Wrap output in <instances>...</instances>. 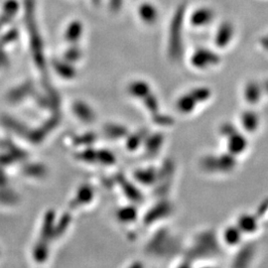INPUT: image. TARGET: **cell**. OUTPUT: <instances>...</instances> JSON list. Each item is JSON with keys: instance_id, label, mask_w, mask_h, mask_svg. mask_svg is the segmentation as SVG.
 <instances>
[]
</instances>
